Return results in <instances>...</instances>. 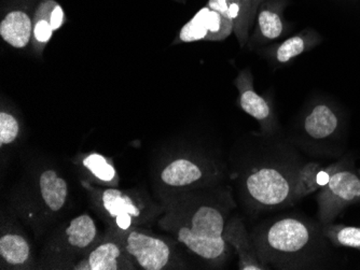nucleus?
I'll list each match as a JSON object with an SVG mask.
<instances>
[{
    "mask_svg": "<svg viewBox=\"0 0 360 270\" xmlns=\"http://www.w3.org/2000/svg\"><path fill=\"white\" fill-rule=\"evenodd\" d=\"M167 227L178 243L208 262H219L228 254L226 217L212 203L185 205L167 217Z\"/></svg>",
    "mask_w": 360,
    "mask_h": 270,
    "instance_id": "nucleus-1",
    "label": "nucleus"
},
{
    "mask_svg": "<svg viewBox=\"0 0 360 270\" xmlns=\"http://www.w3.org/2000/svg\"><path fill=\"white\" fill-rule=\"evenodd\" d=\"M259 241V257L262 261L292 259L300 257L311 245L312 231L301 220L284 217L266 227Z\"/></svg>",
    "mask_w": 360,
    "mask_h": 270,
    "instance_id": "nucleus-2",
    "label": "nucleus"
},
{
    "mask_svg": "<svg viewBox=\"0 0 360 270\" xmlns=\"http://www.w3.org/2000/svg\"><path fill=\"white\" fill-rule=\"evenodd\" d=\"M295 176L277 167H259L245 180L248 196L259 207L277 208L292 201Z\"/></svg>",
    "mask_w": 360,
    "mask_h": 270,
    "instance_id": "nucleus-3",
    "label": "nucleus"
},
{
    "mask_svg": "<svg viewBox=\"0 0 360 270\" xmlns=\"http://www.w3.org/2000/svg\"><path fill=\"white\" fill-rule=\"evenodd\" d=\"M347 168L333 173L327 185L319 191V217L323 225L330 224L347 205L360 201V178Z\"/></svg>",
    "mask_w": 360,
    "mask_h": 270,
    "instance_id": "nucleus-4",
    "label": "nucleus"
},
{
    "mask_svg": "<svg viewBox=\"0 0 360 270\" xmlns=\"http://www.w3.org/2000/svg\"><path fill=\"white\" fill-rule=\"evenodd\" d=\"M124 247L141 269L162 270L171 266L173 250L162 238L132 231L125 238Z\"/></svg>",
    "mask_w": 360,
    "mask_h": 270,
    "instance_id": "nucleus-5",
    "label": "nucleus"
},
{
    "mask_svg": "<svg viewBox=\"0 0 360 270\" xmlns=\"http://www.w3.org/2000/svg\"><path fill=\"white\" fill-rule=\"evenodd\" d=\"M234 33L233 24L221 13L204 7L183 26L174 43L201 41H222Z\"/></svg>",
    "mask_w": 360,
    "mask_h": 270,
    "instance_id": "nucleus-6",
    "label": "nucleus"
},
{
    "mask_svg": "<svg viewBox=\"0 0 360 270\" xmlns=\"http://www.w3.org/2000/svg\"><path fill=\"white\" fill-rule=\"evenodd\" d=\"M37 4L32 1L15 6L4 15L0 23V36L14 49H25L32 43L34 14Z\"/></svg>",
    "mask_w": 360,
    "mask_h": 270,
    "instance_id": "nucleus-7",
    "label": "nucleus"
},
{
    "mask_svg": "<svg viewBox=\"0 0 360 270\" xmlns=\"http://www.w3.org/2000/svg\"><path fill=\"white\" fill-rule=\"evenodd\" d=\"M120 241H108L95 245L74 266L76 270L133 269L134 264Z\"/></svg>",
    "mask_w": 360,
    "mask_h": 270,
    "instance_id": "nucleus-8",
    "label": "nucleus"
},
{
    "mask_svg": "<svg viewBox=\"0 0 360 270\" xmlns=\"http://www.w3.org/2000/svg\"><path fill=\"white\" fill-rule=\"evenodd\" d=\"M65 22L64 9L56 0H38L34 14L32 38V49L36 53H42L54 32L60 29Z\"/></svg>",
    "mask_w": 360,
    "mask_h": 270,
    "instance_id": "nucleus-9",
    "label": "nucleus"
},
{
    "mask_svg": "<svg viewBox=\"0 0 360 270\" xmlns=\"http://www.w3.org/2000/svg\"><path fill=\"white\" fill-rule=\"evenodd\" d=\"M238 90V102L245 114L252 116L260 123L264 130H270L274 123V114L270 104L254 88V79L250 69L240 72L236 79Z\"/></svg>",
    "mask_w": 360,
    "mask_h": 270,
    "instance_id": "nucleus-10",
    "label": "nucleus"
},
{
    "mask_svg": "<svg viewBox=\"0 0 360 270\" xmlns=\"http://www.w3.org/2000/svg\"><path fill=\"white\" fill-rule=\"evenodd\" d=\"M347 167L343 162L335 163L328 167H323L317 163L304 165L299 173L295 175L292 201L303 198L307 195L321 191L329 182L333 173Z\"/></svg>",
    "mask_w": 360,
    "mask_h": 270,
    "instance_id": "nucleus-11",
    "label": "nucleus"
},
{
    "mask_svg": "<svg viewBox=\"0 0 360 270\" xmlns=\"http://www.w3.org/2000/svg\"><path fill=\"white\" fill-rule=\"evenodd\" d=\"M207 6L231 21L240 46L248 43V34L255 23L252 19V0H208Z\"/></svg>",
    "mask_w": 360,
    "mask_h": 270,
    "instance_id": "nucleus-12",
    "label": "nucleus"
},
{
    "mask_svg": "<svg viewBox=\"0 0 360 270\" xmlns=\"http://www.w3.org/2000/svg\"><path fill=\"white\" fill-rule=\"evenodd\" d=\"M205 176L206 169L201 163L187 157H179L162 169L160 178L167 187L184 189L198 184Z\"/></svg>",
    "mask_w": 360,
    "mask_h": 270,
    "instance_id": "nucleus-13",
    "label": "nucleus"
},
{
    "mask_svg": "<svg viewBox=\"0 0 360 270\" xmlns=\"http://www.w3.org/2000/svg\"><path fill=\"white\" fill-rule=\"evenodd\" d=\"M97 238V227L94 220L89 215H80L70 222L60 238L62 249L72 253H86L94 245Z\"/></svg>",
    "mask_w": 360,
    "mask_h": 270,
    "instance_id": "nucleus-14",
    "label": "nucleus"
},
{
    "mask_svg": "<svg viewBox=\"0 0 360 270\" xmlns=\"http://www.w3.org/2000/svg\"><path fill=\"white\" fill-rule=\"evenodd\" d=\"M284 4L283 0H269L262 4L257 12L255 39L272 41L284 33Z\"/></svg>",
    "mask_w": 360,
    "mask_h": 270,
    "instance_id": "nucleus-15",
    "label": "nucleus"
},
{
    "mask_svg": "<svg viewBox=\"0 0 360 270\" xmlns=\"http://www.w3.org/2000/svg\"><path fill=\"white\" fill-rule=\"evenodd\" d=\"M39 191L44 205L52 212L62 210L68 201V181L52 169L42 171L40 175Z\"/></svg>",
    "mask_w": 360,
    "mask_h": 270,
    "instance_id": "nucleus-16",
    "label": "nucleus"
},
{
    "mask_svg": "<svg viewBox=\"0 0 360 270\" xmlns=\"http://www.w3.org/2000/svg\"><path fill=\"white\" fill-rule=\"evenodd\" d=\"M339 120L335 111L327 104H316L305 118V133L313 139H326L337 130Z\"/></svg>",
    "mask_w": 360,
    "mask_h": 270,
    "instance_id": "nucleus-17",
    "label": "nucleus"
},
{
    "mask_svg": "<svg viewBox=\"0 0 360 270\" xmlns=\"http://www.w3.org/2000/svg\"><path fill=\"white\" fill-rule=\"evenodd\" d=\"M0 257L10 267H22L30 259V247L19 234H4L0 238Z\"/></svg>",
    "mask_w": 360,
    "mask_h": 270,
    "instance_id": "nucleus-18",
    "label": "nucleus"
},
{
    "mask_svg": "<svg viewBox=\"0 0 360 270\" xmlns=\"http://www.w3.org/2000/svg\"><path fill=\"white\" fill-rule=\"evenodd\" d=\"M229 233L232 234V237L230 235H226V239H230L231 243L236 245V249L238 250L240 253V269L242 270H262L266 269V264L259 257V254L252 249V245L248 243L246 233L243 229L242 224L234 225V229H226Z\"/></svg>",
    "mask_w": 360,
    "mask_h": 270,
    "instance_id": "nucleus-19",
    "label": "nucleus"
},
{
    "mask_svg": "<svg viewBox=\"0 0 360 270\" xmlns=\"http://www.w3.org/2000/svg\"><path fill=\"white\" fill-rule=\"evenodd\" d=\"M102 203L111 217H141V210L134 201L118 189H106L102 195Z\"/></svg>",
    "mask_w": 360,
    "mask_h": 270,
    "instance_id": "nucleus-20",
    "label": "nucleus"
},
{
    "mask_svg": "<svg viewBox=\"0 0 360 270\" xmlns=\"http://www.w3.org/2000/svg\"><path fill=\"white\" fill-rule=\"evenodd\" d=\"M323 234L337 247H349L360 251V227L325 225Z\"/></svg>",
    "mask_w": 360,
    "mask_h": 270,
    "instance_id": "nucleus-21",
    "label": "nucleus"
},
{
    "mask_svg": "<svg viewBox=\"0 0 360 270\" xmlns=\"http://www.w3.org/2000/svg\"><path fill=\"white\" fill-rule=\"evenodd\" d=\"M309 46V37L304 35H296L288 38L277 46L273 52V58L280 64H286L297 56L307 51Z\"/></svg>",
    "mask_w": 360,
    "mask_h": 270,
    "instance_id": "nucleus-22",
    "label": "nucleus"
},
{
    "mask_svg": "<svg viewBox=\"0 0 360 270\" xmlns=\"http://www.w3.org/2000/svg\"><path fill=\"white\" fill-rule=\"evenodd\" d=\"M84 166L89 169L95 178L105 182H110L116 177V170L112 165L103 155L96 153H93L84 158Z\"/></svg>",
    "mask_w": 360,
    "mask_h": 270,
    "instance_id": "nucleus-23",
    "label": "nucleus"
},
{
    "mask_svg": "<svg viewBox=\"0 0 360 270\" xmlns=\"http://www.w3.org/2000/svg\"><path fill=\"white\" fill-rule=\"evenodd\" d=\"M20 124L13 114L8 111L0 112V146L10 144L19 136Z\"/></svg>",
    "mask_w": 360,
    "mask_h": 270,
    "instance_id": "nucleus-24",
    "label": "nucleus"
},
{
    "mask_svg": "<svg viewBox=\"0 0 360 270\" xmlns=\"http://www.w3.org/2000/svg\"><path fill=\"white\" fill-rule=\"evenodd\" d=\"M269 0H252V21H256L257 12L259 8L264 3H266Z\"/></svg>",
    "mask_w": 360,
    "mask_h": 270,
    "instance_id": "nucleus-25",
    "label": "nucleus"
},
{
    "mask_svg": "<svg viewBox=\"0 0 360 270\" xmlns=\"http://www.w3.org/2000/svg\"><path fill=\"white\" fill-rule=\"evenodd\" d=\"M359 173H360V170H359Z\"/></svg>",
    "mask_w": 360,
    "mask_h": 270,
    "instance_id": "nucleus-26",
    "label": "nucleus"
}]
</instances>
